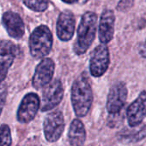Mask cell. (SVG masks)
Returning <instances> with one entry per match:
<instances>
[{
	"label": "cell",
	"instance_id": "3",
	"mask_svg": "<svg viewBox=\"0 0 146 146\" xmlns=\"http://www.w3.org/2000/svg\"><path fill=\"white\" fill-rule=\"evenodd\" d=\"M52 46V35L50 29L41 25L37 27L30 35L29 38V50L30 54L36 59L46 56Z\"/></svg>",
	"mask_w": 146,
	"mask_h": 146
},
{
	"label": "cell",
	"instance_id": "12",
	"mask_svg": "<svg viewBox=\"0 0 146 146\" xmlns=\"http://www.w3.org/2000/svg\"><path fill=\"white\" fill-rule=\"evenodd\" d=\"M76 21L71 11L62 12L57 21V35L62 41H68L72 38L75 32Z\"/></svg>",
	"mask_w": 146,
	"mask_h": 146
},
{
	"label": "cell",
	"instance_id": "10",
	"mask_svg": "<svg viewBox=\"0 0 146 146\" xmlns=\"http://www.w3.org/2000/svg\"><path fill=\"white\" fill-rule=\"evenodd\" d=\"M145 116L146 91H143L127 108L126 119L131 127H137L140 126Z\"/></svg>",
	"mask_w": 146,
	"mask_h": 146
},
{
	"label": "cell",
	"instance_id": "13",
	"mask_svg": "<svg viewBox=\"0 0 146 146\" xmlns=\"http://www.w3.org/2000/svg\"><path fill=\"white\" fill-rule=\"evenodd\" d=\"M115 16L111 9H105L101 16L99 24V39L102 44L109 43L114 37Z\"/></svg>",
	"mask_w": 146,
	"mask_h": 146
},
{
	"label": "cell",
	"instance_id": "15",
	"mask_svg": "<svg viewBox=\"0 0 146 146\" xmlns=\"http://www.w3.org/2000/svg\"><path fill=\"white\" fill-rule=\"evenodd\" d=\"M68 139L71 146H83L86 140V130L79 119H74L69 127Z\"/></svg>",
	"mask_w": 146,
	"mask_h": 146
},
{
	"label": "cell",
	"instance_id": "2",
	"mask_svg": "<svg viewBox=\"0 0 146 146\" xmlns=\"http://www.w3.org/2000/svg\"><path fill=\"white\" fill-rule=\"evenodd\" d=\"M97 15L94 12H86L81 19L77 28V37L74 44V52L77 55L84 54L96 38Z\"/></svg>",
	"mask_w": 146,
	"mask_h": 146
},
{
	"label": "cell",
	"instance_id": "7",
	"mask_svg": "<svg viewBox=\"0 0 146 146\" xmlns=\"http://www.w3.org/2000/svg\"><path fill=\"white\" fill-rule=\"evenodd\" d=\"M128 91L124 82L115 83L109 90L107 99V110L109 115L119 114L126 102Z\"/></svg>",
	"mask_w": 146,
	"mask_h": 146
},
{
	"label": "cell",
	"instance_id": "18",
	"mask_svg": "<svg viewBox=\"0 0 146 146\" xmlns=\"http://www.w3.org/2000/svg\"><path fill=\"white\" fill-rule=\"evenodd\" d=\"M11 133L8 125L0 126V146H11Z\"/></svg>",
	"mask_w": 146,
	"mask_h": 146
},
{
	"label": "cell",
	"instance_id": "4",
	"mask_svg": "<svg viewBox=\"0 0 146 146\" xmlns=\"http://www.w3.org/2000/svg\"><path fill=\"white\" fill-rule=\"evenodd\" d=\"M65 126L64 115L60 110H57L47 114L43 122V131L46 141L57 142L65 130Z\"/></svg>",
	"mask_w": 146,
	"mask_h": 146
},
{
	"label": "cell",
	"instance_id": "8",
	"mask_svg": "<svg viewBox=\"0 0 146 146\" xmlns=\"http://www.w3.org/2000/svg\"><path fill=\"white\" fill-rule=\"evenodd\" d=\"M40 107V100L36 93L30 92L25 95L17 110V120L21 123L30 122L37 115Z\"/></svg>",
	"mask_w": 146,
	"mask_h": 146
},
{
	"label": "cell",
	"instance_id": "9",
	"mask_svg": "<svg viewBox=\"0 0 146 146\" xmlns=\"http://www.w3.org/2000/svg\"><path fill=\"white\" fill-rule=\"evenodd\" d=\"M54 69L55 64L52 59H43L35 68V72L32 80L33 86L37 90L46 87L48 84L52 82Z\"/></svg>",
	"mask_w": 146,
	"mask_h": 146
},
{
	"label": "cell",
	"instance_id": "11",
	"mask_svg": "<svg viewBox=\"0 0 146 146\" xmlns=\"http://www.w3.org/2000/svg\"><path fill=\"white\" fill-rule=\"evenodd\" d=\"M16 46L10 41L3 40L0 42V83L7 76L9 68L11 67L16 56Z\"/></svg>",
	"mask_w": 146,
	"mask_h": 146
},
{
	"label": "cell",
	"instance_id": "16",
	"mask_svg": "<svg viewBox=\"0 0 146 146\" xmlns=\"http://www.w3.org/2000/svg\"><path fill=\"white\" fill-rule=\"evenodd\" d=\"M146 137V125H144L141 127H139L135 130H125L124 132H120L119 134V140L128 144V143H136Z\"/></svg>",
	"mask_w": 146,
	"mask_h": 146
},
{
	"label": "cell",
	"instance_id": "19",
	"mask_svg": "<svg viewBox=\"0 0 146 146\" xmlns=\"http://www.w3.org/2000/svg\"><path fill=\"white\" fill-rule=\"evenodd\" d=\"M133 3L134 0H120L117 4V9L121 12L126 11L133 7Z\"/></svg>",
	"mask_w": 146,
	"mask_h": 146
},
{
	"label": "cell",
	"instance_id": "22",
	"mask_svg": "<svg viewBox=\"0 0 146 146\" xmlns=\"http://www.w3.org/2000/svg\"><path fill=\"white\" fill-rule=\"evenodd\" d=\"M63 2H65V3H76L77 0H62Z\"/></svg>",
	"mask_w": 146,
	"mask_h": 146
},
{
	"label": "cell",
	"instance_id": "6",
	"mask_svg": "<svg viewBox=\"0 0 146 146\" xmlns=\"http://www.w3.org/2000/svg\"><path fill=\"white\" fill-rule=\"evenodd\" d=\"M64 97V88L59 80H54L48 84L42 93L40 110L46 112L53 110L62 101Z\"/></svg>",
	"mask_w": 146,
	"mask_h": 146
},
{
	"label": "cell",
	"instance_id": "20",
	"mask_svg": "<svg viewBox=\"0 0 146 146\" xmlns=\"http://www.w3.org/2000/svg\"><path fill=\"white\" fill-rule=\"evenodd\" d=\"M7 97V87L5 85L0 83V115L3 111Z\"/></svg>",
	"mask_w": 146,
	"mask_h": 146
},
{
	"label": "cell",
	"instance_id": "21",
	"mask_svg": "<svg viewBox=\"0 0 146 146\" xmlns=\"http://www.w3.org/2000/svg\"><path fill=\"white\" fill-rule=\"evenodd\" d=\"M139 51L140 56H141L142 57H144V58H145L146 59V39L145 40V42L140 45Z\"/></svg>",
	"mask_w": 146,
	"mask_h": 146
},
{
	"label": "cell",
	"instance_id": "14",
	"mask_svg": "<svg viewBox=\"0 0 146 146\" xmlns=\"http://www.w3.org/2000/svg\"><path fill=\"white\" fill-rule=\"evenodd\" d=\"M2 23L9 35L14 38H21L24 34V23L21 16L15 12H5L2 17Z\"/></svg>",
	"mask_w": 146,
	"mask_h": 146
},
{
	"label": "cell",
	"instance_id": "1",
	"mask_svg": "<svg viewBox=\"0 0 146 146\" xmlns=\"http://www.w3.org/2000/svg\"><path fill=\"white\" fill-rule=\"evenodd\" d=\"M71 101L77 117L88 115L93 103V92L85 74H80L74 80L71 90Z\"/></svg>",
	"mask_w": 146,
	"mask_h": 146
},
{
	"label": "cell",
	"instance_id": "17",
	"mask_svg": "<svg viewBox=\"0 0 146 146\" xmlns=\"http://www.w3.org/2000/svg\"><path fill=\"white\" fill-rule=\"evenodd\" d=\"M24 4L36 12L45 11L48 7V0H23Z\"/></svg>",
	"mask_w": 146,
	"mask_h": 146
},
{
	"label": "cell",
	"instance_id": "5",
	"mask_svg": "<svg viewBox=\"0 0 146 146\" xmlns=\"http://www.w3.org/2000/svg\"><path fill=\"white\" fill-rule=\"evenodd\" d=\"M110 63L109 50L106 44H102L96 47L91 53L89 61V70L93 77L102 76L108 68Z\"/></svg>",
	"mask_w": 146,
	"mask_h": 146
}]
</instances>
